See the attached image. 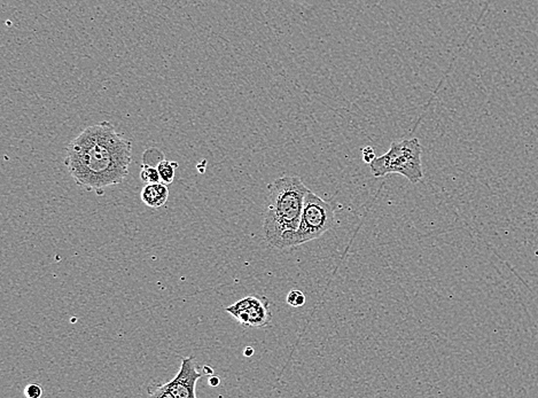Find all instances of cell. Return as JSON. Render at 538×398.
Wrapping results in <instances>:
<instances>
[{"mask_svg": "<svg viewBox=\"0 0 538 398\" xmlns=\"http://www.w3.org/2000/svg\"><path fill=\"white\" fill-rule=\"evenodd\" d=\"M132 141L109 122L87 127L67 145L64 165L77 186L96 195L120 185L129 174Z\"/></svg>", "mask_w": 538, "mask_h": 398, "instance_id": "1", "label": "cell"}, {"mask_svg": "<svg viewBox=\"0 0 538 398\" xmlns=\"http://www.w3.org/2000/svg\"><path fill=\"white\" fill-rule=\"evenodd\" d=\"M307 191L298 176L278 178L269 185L263 231L267 242L276 249L295 247Z\"/></svg>", "mask_w": 538, "mask_h": 398, "instance_id": "2", "label": "cell"}, {"mask_svg": "<svg viewBox=\"0 0 538 398\" xmlns=\"http://www.w3.org/2000/svg\"><path fill=\"white\" fill-rule=\"evenodd\" d=\"M422 146L418 138L393 141L387 153L375 158L370 163L375 178L398 174L412 184H418L424 178L422 165Z\"/></svg>", "mask_w": 538, "mask_h": 398, "instance_id": "3", "label": "cell"}, {"mask_svg": "<svg viewBox=\"0 0 538 398\" xmlns=\"http://www.w3.org/2000/svg\"><path fill=\"white\" fill-rule=\"evenodd\" d=\"M337 215L335 204L323 200L314 192H307L302 210L301 221L296 232L295 246L307 244L321 238L326 232L335 228Z\"/></svg>", "mask_w": 538, "mask_h": 398, "instance_id": "4", "label": "cell"}, {"mask_svg": "<svg viewBox=\"0 0 538 398\" xmlns=\"http://www.w3.org/2000/svg\"><path fill=\"white\" fill-rule=\"evenodd\" d=\"M194 361L193 356L181 359L177 375L165 383L152 382L147 387L148 395L163 398L197 397L195 387L197 381L206 374L204 372H199Z\"/></svg>", "mask_w": 538, "mask_h": 398, "instance_id": "5", "label": "cell"}, {"mask_svg": "<svg viewBox=\"0 0 538 398\" xmlns=\"http://www.w3.org/2000/svg\"><path fill=\"white\" fill-rule=\"evenodd\" d=\"M225 311L244 327H264L272 320L269 298L258 295L241 298L234 305L226 307Z\"/></svg>", "mask_w": 538, "mask_h": 398, "instance_id": "6", "label": "cell"}, {"mask_svg": "<svg viewBox=\"0 0 538 398\" xmlns=\"http://www.w3.org/2000/svg\"><path fill=\"white\" fill-rule=\"evenodd\" d=\"M141 198L145 206L147 207L154 208V209L163 207L169 199L168 185L162 181L146 184L141 191Z\"/></svg>", "mask_w": 538, "mask_h": 398, "instance_id": "7", "label": "cell"}, {"mask_svg": "<svg viewBox=\"0 0 538 398\" xmlns=\"http://www.w3.org/2000/svg\"><path fill=\"white\" fill-rule=\"evenodd\" d=\"M179 164L174 161L162 160L157 164V170L160 174L161 181L164 184L170 185L174 181V172Z\"/></svg>", "mask_w": 538, "mask_h": 398, "instance_id": "8", "label": "cell"}, {"mask_svg": "<svg viewBox=\"0 0 538 398\" xmlns=\"http://www.w3.org/2000/svg\"><path fill=\"white\" fill-rule=\"evenodd\" d=\"M141 179L144 181L145 184L160 183L161 177L157 167H153L151 164L144 162V164L141 165Z\"/></svg>", "mask_w": 538, "mask_h": 398, "instance_id": "9", "label": "cell"}, {"mask_svg": "<svg viewBox=\"0 0 538 398\" xmlns=\"http://www.w3.org/2000/svg\"><path fill=\"white\" fill-rule=\"evenodd\" d=\"M286 302H287V305H291L293 308H300V307L305 305V295L301 291H298V289H292L287 294Z\"/></svg>", "mask_w": 538, "mask_h": 398, "instance_id": "10", "label": "cell"}, {"mask_svg": "<svg viewBox=\"0 0 538 398\" xmlns=\"http://www.w3.org/2000/svg\"><path fill=\"white\" fill-rule=\"evenodd\" d=\"M24 396L27 398H39L43 396V388L37 383H30L24 389Z\"/></svg>", "mask_w": 538, "mask_h": 398, "instance_id": "11", "label": "cell"}, {"mask_svg": "<svg viewBox=\"0 0 538 398\" xmlns=\"http://www.w3.org/2000/svg\"><path fill=\"white\" fill-rule=\"evenodd\" d=\"M375 158H377V156H375V150H373V148H363V160H364L365 163H371L372 161L375 160Z\"/></svg>", "mask_w": 538, "mask_h": 398, "instance_id": "12", "label": "cell"}, {"mask_svg": "<svg viewBox=\"0 0 538 398\" xmlns=\"http://www.w3.org/2000/svg\"><path fill=\"white\" fill-rule=\"evenodd\" d=\"M208 383L211 386V387H217L219 383H221V379L218 378V377H209V380H208Z\"/></svg>", "mask_w": 538, "mask_h": 398, "instance_id": "13", "label": "cell"}, {"mask_svg": "<svg viewBox=\"0 0 538 398\" xmlns=\"http://www.w3.org/2000/svg\"><path fill=\"white\" fill-rule=\"evenodd\" d=\"M244 355L246 357H251V356L254 355V349L251 348V347H247V348L244 349Z\"/></svg>", "mask_w": 538, "mask_h": 398, "instance_id": "14", "label": "cell"}]
</instances>
